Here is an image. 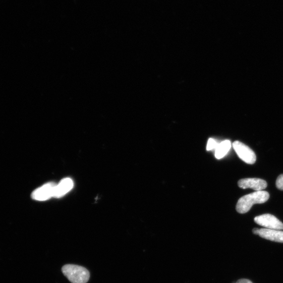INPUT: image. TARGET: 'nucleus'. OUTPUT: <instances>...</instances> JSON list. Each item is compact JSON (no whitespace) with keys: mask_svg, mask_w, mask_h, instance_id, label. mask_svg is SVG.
Here are the masks:
<instances>
[{"mask_svg":"<svg viewBox=\"0 0 283 283\" xmlns=\"http://www.w3.org/2000/svg\"><path fill=\"white\" fill-rule=\"evenodd\" d=\"M236 283H253V282L249 279L242 278L238 280Z\"/></svg>","mask_w":283,"mask_h":283,"instance_id":"f8f14e48","label":"nucleus"},{"mask_svg":"<svg viewBox=\"0 0 283 283\" xmlns=\"http://www.w3.org/2000/svg\"><path fill=\"white\" fill-rule=\"evenodd\" d=\"M231 147L232 144L229 140H225L218 144L215 149V157L219 159L223 158L230 151Z\"/></svg>","mask_w":283,"mask_h":283,"instance_id":"1a4fd4ad","label":"nucleus"},{"mask_svg":"<svg viewBox=\"0 0 283 283\" xmlns=\"http://www.w3.org/2000/svg\"><path fill=\"white\" fill-rule=\"evenodd\" d=\"M254 221L265 229H272V230H283V223L274 215L271 214L259 215L254 218Z\"/></svg>","mask_w":283,"mask_h":283,"instance_id":"20e7f679","label":"nucleus"},{"mask_svg":"<svg viewBox=\"0 0 283 283\" xmlns=\"http://www.w3.org/2000/svg\"><path fill=\"white\" fill-rule=\"evenodd\" d=\"M238 186L242 189L251 188L256 192L262 191L267 186L266 182L257 178H248L240 180Z\"/></svg>","mask_w":283,"mask_h":283,"instance_id":"423d86ee","label":"nucleus"},{"mask_svg":"<svg viewBox=\"0 0 283 283\" xmlns=\"http://www.w3.org/2000/svg\"><path fill=\"white\" fill-rule=\"evenodd\" d=\"M74 187V182L70 178L64 179L56 185L54 192L55 198H61L71 191Z\"/></svg>","mask_w":283,"mask_h":283,"instance_id":"0eeeda50","label":"nucleus"},{"mask_svg":"<svg viewBox=\"0 0 283 283\" xmlns=\"http://www.w3.org/2000/svg\"><path fill=\"white\" fill-rule=\"evenodd\" d=\"M260 229L258 228H254L253 229L252 232L253 234L256 235H259Z\"/></svg>","mask_w":283,"mask_h":283,"instance_id":"ddd939ff","label":"nucleus"},{"mask_svg":"<svg viewBox=\"0 0 283 283\" xmlns=\"http://www.w3.org/2000/svg\"><path fill=\"white\" fill-rule=\"evenodd\" d=\"M269 198V194L266 191L255 192L240 198L236 205V210L240 213L248 212L255 204L265 203Z\"/></svg>","mask_w":283,"mask_h":283,"instance_id":"f257e3e1","label":"nucleus"},{"mask_svg":"<svg viewBox=\"0 0 283 283\" xmlns=\"http://www.w3.org/2000/svg\"><path fill=\"white\" fill-rule=\"evenodd\" d=\"M276 186L278 190L283 191V174H281L277 178L276 181Z\"/></svg>","mask_w":283,"mask_h":283,"instance_id":"9b49d317","label":"nucleus"},{"mask_svg":"<svg viewBox=\"0 0 283 283\" xmlns=\"http://www.w3.org/2000/svg\"><path fill=\"white\" fill-rule=\"evenodd\" d=\"M56 185L55 183H49L37 188L33 192L32 198L38 201H45L54 196Z\"/></svg>","mask_w":283,"mask_h":283,"instance_id":"39448f33","label":"nucleus"},{"mask_svg":"<svg viewBox=\"0 0 283 283\" xmlns=\"http://www.w3.org/2000/svg\"><path fill=\"white\" fill-rule=\"evenodd\" d=\"M233 146L238 156L245 163L248 164L255 163L257 156L249 146L238 141L234 142Z\"/></svg>","mask_w":283,"mask_h":283,"instance_id":"7ed1b4c3","label":"nucleus"},{"mask_svg":"<svg viewBox=\"0 0 283 283\" xmlns=\"http://www.w3.org/2000/svg\"><path fill=\"white\" fill-rule=\"evenodd\" d=\"M219 143L217 142L214 139L210 138L209 139L207 146V150L210 151L216 149Z\"/></svg>","mask_w":283,"mask_h":283,"instance_id":"9d476101","label":"nucleus"},{"mask_svg":"<svg viewBox=\"0 0 283 283\" xmlns=\"http://www.w3.org/2000/svg\"><path fill=\"white\" fill-rule=\"evenodd\" d=\"M62 270L72 283H87L90 278L89 272L83 266L67 264L62 267Z\"/></svg>","mask_w":283,"mask_h":283,"instance_id":"f03ea898","label":"nucleus"},{"mask_svg":"<svg viewBox=\"0 0 283 283\" xmlns=\"http://www.w3.org/2000/svg\"><path fill=\"white\" fill-rule=\"evenodd\" d=\"M259 236L266 240L283 243V231H281L260 229Z\"/></svg>","mask_w":283,"mask_h":283,"instance_id":"6e6552de","label":"nucleus"}]
</instances>
